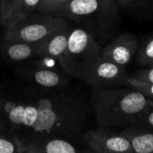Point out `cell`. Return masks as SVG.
I'll list each match as a JSON object with an SVG mask.
<instances>
[{
	"label": "cell",
	"instance_id": "obj_1",
	"mask_svg": "<svg viewBox=\"0 0 153 153\" xmlns=\"http://www.w3.org/2000/svg\"><path fill=\"white\" fill-rule=\"evenodd\" d=\"M90 104L97 126L114 129L126 127L140 114L153 107V101L135 88H93Z\"/></svg>",
	"mask_w": 153,
	"mask_h": 153
},
{
	"label": "cell",
	"instance_id": "obj_2",
	"mask_svg": "<svg viewBox=\"0 0 153 153\" xmlns=\"http://www.w3.org/2000/svg\"><path fill=\"white\" fill-rule=\"evenodd\" d=\"M55 16L79 25L100 43L118 16L114 0H70Z\"/></svg>",
	"mask_w": 153,
	"mask_h": 153
},
{
	"label": "cell",
	"instance_id": "obj_3",
	"mask_svg": "<svg viewBox=\"0 0 153 153\" xmlns=\"http://www.w3.org/2000/svg\"><path fill=\"white\" fill-rule=\"evenodd\" d=\"M100 52V43L89 32L72 26L59 67L71 79L85 80Z\"/></svg>",
	"mask_w": 153,
	"mask_h": 153
},
{
	"label": "cell",
	"instance_id": "obj_4",
	"mask_svg": "<svg viewBox=\"0 0 153 153\" xmlns=\"http://www.w3.org/2000/svg\"><path fill=\"white\" fill-rule=\"evenodd\" d=\"M69 23L60 16L39 12L32 13L5 28L4 41L39 42Z\"/></svg>",
	"mask_w": 153,
	"mask_h": 153
},
{
	"label": "cell",
	"instance_id": "obj_5",
	"mask_svg": "<svg viewBox=\"0 0 153 153\" xmlns=\"http://www.w3.org/2000/svg\"><path fill=\"white\" fill-rule=\"evenodd\" d=\"M36 59L37 61L27 63L19 69L18 74L24 79L41 90H58L68 87L72 79L59 65Z\"/></svg>",
	"mask_w": 153,
	"mask_h": 153
},
{
	"label": "cell",
	"instance_id": "obj_6",
	"mask_svg": "<svg viewBox=\"0 0 153 153\" xmlns=\"http://www.w3.org/2000/svg\"><path fill=\"white\" fill-rule=\"evenodd\" d=\"M88 153H134L129 139L109 128H88L80 138Z\"/></svg>",
	"mask_w": 153,
	"mask_h": 153
},
{
	"label": "cell",
	"instance_id": "obj_7",
	"mask_svg": "<svg viewBox=\"0 0 153 153\" xmlns=\"http://www.w3.org/2000/svg\"><path fill=\"white\" fill-rule=\"evenodd\" d=\"M128 76L126 67L117 65L100 56L84 81L89 84L92 88L125 87Z\"/></svg>",
	"mask_w": 153,
	"mask_h": 153
},
{
	"label": "cell",
	"instance_id": "obj_8",
	"mask_svg": "<svg viewBox=\"0 0 153 153\" xmlns=\"http://www.w3.org/2000/svg\"><path fill=\"white\" fill-rule=\"evenodd\" d=\"M18 144L21 153H88L80 140L57 136L33 138Z\"/></svg>",
	"mask_w": 153,
	"mask_h": 153
},
{
	"label": "cell",
	"instance_id": "obj_9",
	"mask_svg": "<svg viewBox=\"0 0 153 153\" xmlns=\"http://www.w3.org/2000/svg\"><path fill=\"white\" fill-rule=\"evenodd\" d=\"M138 47V37L132 33H124L101 49L100 56L117 65L126 67L134 58Z\"/></svg>",
	"mask_w": 153,
	"mask_h": 153
},
{
	"label": "cell",
	"instance_id": "obj_10",
	"mask_svg": "<svg viewBox=\"0 0 153 153\" xmlns=\"http://www.w3.org/2000/svg\"><path fill=\"white\" fill-rule=\"evenodd\" d=\"M72 26L71 23H69L42 41L40 53L37 58L59 66V61L66 50Z\"/></svg>",
	"mask_w": 153,
	"mask_h": 153
},
{
	"label": "cell",
	"instance_id": "obj_11",
	"mask_svg": "<svg viewBox=\"0 0 153 153\" xmlns=\"http://www.w3.org/2000/svg\"><path fill=\"white\" fill-rule=\"evenodd\" d=\"M42 42H26L19 41H4L0 48L2 56L13 62H22L36 59L39 56Z\"/></svg>",
	"mask_w": 153,
	"mask_h": 153
},
{
	"label": "cell",
	"instance_id": "obj_12",
	"mask_svg": "<svg viewBox=\"0 0 153 153\" xmlns=\"http://www.w3.org/2000/svg\"><path fill=\"white\" fill-rule=\"evenodd\" d=\"M121 131L129 139L134 153H153V130L126 126Z\"/></svg>",
	"mask_w": 153,
	"mask_h": 153
},
{
	"label": "cell",
	"instance_id": "obj_13",
	"mask_svg": "<svg viewBox=\"0 0 153 153\" xmlns=\"http://www.w3.org/2000/svg\"><path fill=\"white\" fill-rule=\"evenodd\" d=\"M42 2V0H21L18 7L9 18L7 25L4 26L5 28L16 24L20 21L24 17L27 16L32 13H35L38 10V7Z\"/></svg>",
	"mask_w": 153,
	"mask_h": 153
},
{
	"label": "cell",
	"instance_id": "obj_14",
	"mask_svg": "<svg viewBox=\"0 0 153 153\" xmlns=\"http://www.w3.org/2000/svg\"><path fill=\"white\" fill-rule=\"evenodd\" d=\"M136 53L137 61L140 65L143 67L153 66V37L147 38L144 42L138 47Z\"/></svg>",
	"mask_w": 153,
	"mask_h": 153
},
{
	"label": "cell",
	"instance_id": "obj_15",
	"mask_svg": "<svg viewBox=\"0 0 153 153\" xmlns=\"http://www.w3.org/2000/svg\"><path fill=\"white\" fill-rule=\"evenodd\" d=\"M0 153H21L16 136L0 128Z\"/></svg>",
	"mask_w": 153,
	"mask_h": 153
},
{
	"label": "cell",
	"instance_id": "obj_16",
	"mask_svg": "<svg viewBox=\"0 0 153 153\" xmlns=\"http://www.w3.org/2000/svg\"><path fill=\"white\" fill-rule=\"evenodd\" d=\"M21 0H0V24L7 25Z\"/></svg>",
	"mask_w": 153,
	"mask_h": 153
},
{
	"label": "cell",
	"instance_id": "obj_17",
	"mask_svg": "<svg viewBox=\"0 0 153 153\" xmlns=\"http://www.w3.org/2000/svg\"><path fill=\"white\" fill-rule=\"evenodd\" d=\"M70 0H42L37 12L55 16Z\"/></svg>",
	"mask_w": 153,
	"mask_h": 153
},
{
	"label": "cell",
	"instance_id": "obj_18",
	"mask_svg": "<svg viewBox=\"0 0 153 153\" xmlns=\"http://www.w3.org/2000/svg\"><path fill=\"white\" fill-rule=\"evenodd\" d=\"M128 126L153 130V107L138 115L131 122Z\"/></svg>",
	"mask_w": 153,
	"mask_h": 153
},
{
	"label": "cell",
	"instance_id": "obj_19",
	"mask_svg": "<svg viewBox=\"0 0 153 153\" xmlns=\"http://www.w3.org/2000/svg\"><path fill=\"white\" fill-rule=\"evenodd\" d=\"M127 86L137 89L138 91L142 93L145 97H147L148 98L153 101V83L140 81L132 79L131 76H129L127 79Z\"/></svg>",
	"mask_w": 153,
	"mask_h": 153
},
{
	"label": "cell",
	"instance_id": "obj_20",
	"mask_svg": "<svg viewBox=\"0 0 153 153\" xmlns=\"http://www.w3.org/2000/svg\"><path fill=\"white\" fill-rule=\"evenodd\" d=\"M130 76H131V78L134 79L140 80V81L153 83V66L147 67L146 68L137 70Z\"/></svg>",
	"mask_w": 153,
	"mask_h": 153
},
{
	"label": "cell",
	"instance_id": "obj_21",
	"mask_svg": "<svg viewBox=\"0 0 153 153\" xmlns=\"http://www.w3.org/2000/svg\"><path fill=\"white\" fill-rule=\"evenodd\" d=\"M116 5L120 7H129L138 2V0H114Z\"/></svg>",
	"mask_w": 153,
	"mask_h": 153
},
{
	"label": "cell",
	"instance_id": "obj_22",
	"mask_svg": "<svg viewBox=\"0 0 153 153\" xmlns=\"http://www.w3.org/2000/svg\"><path fill=\"white\" fill-rule=\"evenodd\" d=\"M138 1H142L146 5H152L153 6V0H138Z\"/></svg>",
	"mask_w": 153,
	"mask_h": 153
}]
</instances>
